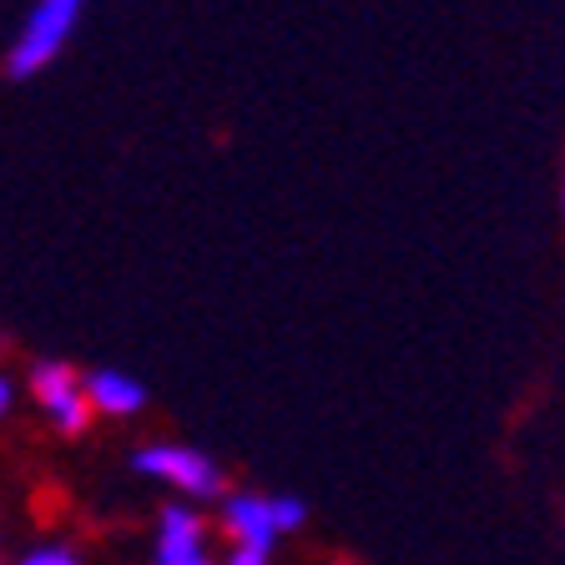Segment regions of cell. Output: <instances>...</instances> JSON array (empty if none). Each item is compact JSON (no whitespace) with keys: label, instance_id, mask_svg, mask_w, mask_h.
<instances>
[{"label":"cell","instance_id":"obj_1","mask_svg":"<svg viewBox=\"0 0 565 565\" xmlns=\"http://www.w3.org/2000/svg\"><path fill=\"white\" fill-rule=\"evenodd\" d=\"M131 470L141 480L162 484L167 494H177L182 505H207V500H223L227 494L223 465L192 445H177V439H152V445L131 449Z\"/></svg>","mask_w":565,"mask_h":565},{"label":"cell","instance_id":"obj_2","mask_svg":"<svg viewBox=\"0 0 565 565\" xmlns=\"http://www.w3.org/2000/svg\"><path fill=\"white\" fill-rule=\"evenodd\" d=\"M308 505L298 494H258V490H227L217 500V525L227 545H253V551H278L282 535L303 530Z\"/></svg>","mask_w":565,"mask_h":565},{"label":"cell","instance_id":"obj_3","mask_svg":"<svg viewBox=\"0 0 565 565\" xmlns=\"http://www.w3.org/2000/svg\"><path fill=\"white\" fill-rule=\"evenodd\" d=\"M82 6L86 0H35L31 15H25L21 35L11 41V51H6V71H11L15 82H25V76H35V71H46L51 61L66 51L71 31H76V21H82Z\"/></svg>","mask_w":565,"mask_h":565},{"label":"cell","instance_id":"obj_4","mask_svg":"<svg viewBox=\"0 0 565 565\" xmlns=\"http://www.w3.org/2000/svg\"><path fill=\"white\" fill-rule=\"evenodd\" d=\"M25 388H31V404L46 414V424L56 435L76 439L92 429L96 414H92V404H86L82 374L71 364H61V359H35L31 374H25Z\"/></svg>","mask_w":565,"mask_h":565},{"label":"cell","instance_id":"obj_5","mask_svg":"<svg viewBox=\"0 0 565 565\" xmlns=\"http://www.w3.org/2000/svg\"><path fill=\"white\" fill-rule=\"evenodd\" d=\"M152 565H217V555H212V525L198 505L172 500V505L157 515Z\"/></svg>","mask_w":565,"mask_h":565},{"label":"cell","instance_id":"obj_6","mask_svg":"<svg viewBox=\"0 0 565 565\" xmlns=\"http://www.w3.org/2000/svg\"><path fill=\"white\" fill-rule=\"evenodd\" d=\"M82 384L96 419H137L147 409V388L121 369H92V374H82Z\"/></svg>","mask_w":565,"mask_h":565},{"label":"cell","instance_id":"obj_7","mask_svg":"<svg viewBox=\"0 0 565 565\" xmlns=\"http://www.w3.org/2000/svg\"><path fill=\"white\" fill-rule=\"evenodd\" d=\"M11 565H82V551L66 541H41L31 545V551H21Z\"/></svg>","mask_w":565,"mask_h":565},{"label":"cell","instance_id":"obj_8","mask_svg":"<svg viewBox=\"0 0 565 565\" xmlns=\"http://www.w3.org/2000/svg\"><path fill=\"white\" fill-rule=\"evenodd\" d=\"M217 565H273V551H253V545H227Z\"/></svg>","mask_w":565,"mask_h":565},{"label":"cell","instance_id":"obj_9","mask_svg":"<svg viewBox=\"0 0 565 565\" xmlns=\"http://www.w3.org/2000/svg\"><path fill=\"white\" fill-rule=\"evenodd\" d=\"M11 409H15V379L0 374V424L11 419Z\"/></svg>","mask_w":565,"mask_h":565},{"label":"cell","instance_id":"obj_10","mask_svg":"<svg viewBox=\"0 0 565 565\" xmlns=\"http://www.w3.org/2000/svg\"><path fill=\"white\" fill-rule=\"evenodd\" d=\"M339 565H353V561H339Z\"/></svg>","mask_w":565,"mask_h":565}]
</instances>
